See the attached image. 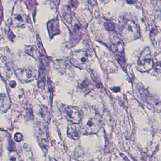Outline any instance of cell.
Here are the masks:
<instances>
[{
  "mask_svg": "<svg viewBox=\"0 0 161 161\" xmlns=\"http://www.w3.org/2000/svg\"><path fill=\"white\" fill-rule=\"evenodd\" d=\"M79 123L81 133L84 135L96 134L102 127V118L95 109L90 106L85 107Z\"/></svg>",
  "mask_w": 161,
  "mask_h": 161,
  "instance_id": "cell-1",
  "label": "cell"
},
{
  "mask_svg": "<svg viewBox=\"0 0 161 161\" xmlns=\"http://www.w3.org/2000/svg\"><path fill=\"white\" fill-rule=\"evenodd\" d=\"M120 35L125 42L137 39L141 36L138 25L133 19L124 16L120 21Z\"/></svg>",
  "mask_w": 161,
  "mask_h": 161,
  "instance_id": "cell-2",
  "label": "cell"
},
{
  "mask_svg": "<svg viewBox=\"0 0 161 161\" xmlns=\"http://www.w3.org/2000/svg\"><path fill=\"white\" fill-rule=\"evenodd\" d=\"M154 67V59L150 48L146 47L141 53L137 63V69L140 72L150 71Z\"/></svg>",
  "mask_w": 161,
  "mask_h": 161,
  "instance_id": "cell-3",
  "label": "cell"
},
{
  "mask_svg": "<svg viewBox=\"0 0 161 161\" xmlns=\"http://www.w3.org/2000/svg\"><path fill=\"white\" fill-rule=\"evenodd\" d=\"M61 111L63 115L70 122L77 124L80 123L83 115L82 110L73 106L63 105Z\"/></svg>",
  "mask_w": 161,
  "mask_h": 161,
  "instance_id": "cell-4",
  "label": "cell"
},
{
  "mask_svg": "<svg viewBox=\"0 0 161 161\" xmlns=\"http://www.w3.org/2000/svg\"><path fill=\"white\" fill-rule=\"evenodd\" d=\"M71 63L79 69H87L88 63V54L85 51H79L74 52L71 56Z\"/></svg>",
  "mask_w": 161,
  "mask_h": 161,
  "instance_id": "cell-5",
  "label": "cell"
},
{
  "mask_svg": "<svg viewBox=\"0 0 161 161\" xmlns=\"http://www.w3.org/2000/svg\"><path fill=\"white\" fill-rule=\"evenodd\" d=\"M15 73L19 80L22 83L31 82L36 78V72L30 68L18 69Z\"/></svg>",
  "mask_w": 161,
  "mask_h": 161,
  "instance_id": "cell-6",
  "label": "cell"
},
{
  "mask_svg": "<svg viewBox=\"0 0 161 161\" xmlns=\"http://www.w3.org/2000/svg\"><path fill=\"white\" fill-rule=\"evenodd\" d=\"M77 124L73 123L70 124L68 128L67 135L69 138L72 140H77L80 137L81 132L80 127L76 125Z\"/></svg>",
  "mask_w": 161,
  "mask_h": 161,
  "instance_id": "cell-7",
  "label": "cell"
},
{
  "mask_svg": "<svg viewBox=\"0 0 161 161\" xmlns=\"http://www.w3.org/2000/svg\"><path fill=\"white\" fill-rule=\"evenodd\" d=\"M148 104L154 111L157 113L161 111V103L160 100L154 97H149L148 99Z\"/></svg>",
  "mask_w": 161,
  "mask_h": 161,
  "instance_id": "cell-8",
  "label": "cell"
},
{
  "mask_svg": "<svg viewBox=\"0 0 161 161\" xmlns=\"http://www.w3.org/2000/svg\"><path fill=\"white\" fill-rule=\"evenodd\" d=\"M48 28L50 35L53 36L57 34L59 31V21L58 20H53L49 22L48 23Z\"/></svg>",
  "mask_w": 161,
  "mask_h": 161,
  "instance_id": "cell-9",
  "label": "cell"
},
{
  "mask_svg": "<svg viewBox=\"0 0 161 161\" xmlns=\"http://www.w3.org/2000/svg\"><path fill=\"white\" fill-rule=\"evenodd\" d=\"M11 106V101L7 95L1 94V111L6 112Z\"/></svg>",
  "mask_w": 161,
  "mask_h": 161,
  "instance_id": "cell-10",
  "label": "cell"
},
{
  "mask_svg": "<svg viewBox=\"0 0 161 161\" xmlns=\"http://www.w3.org/2000/svg\"><path fill=\"white\" fill-rule=\"evenodd\" d=\"M154 67L158 71H161V53H159L154 59Z\"/></svg>",
  "mask_w": 161,
  "mask_h": 161,
  "instance_id": "cell-11",
  "label": "cell"
},
{
  "mask_svg": "<svg viewBox=\"0 0 161 161\" xmlns=\"http://www.w3.org/2000/svg\"><path fill=\"white\" fill-rule=\"evenodd\" d=\"M81 89H82L85 92L88 93L92 90V85L88 80H85L80 85Z\"/></svg>",
  "mask_w": 161,
  "mask_h": 161,
  "instance_id": "cell-12",
  "label": "cell"
},
{
  "mask_svg": "<svg viewBox=\"0 0 161 161\" xmlns=\"http://www.w3.org/2000/svg\"><path fill=\"white\" fill-rule=\"evenodd\" d=\"M14 138L16 141L19 142L22 140L23 136L21 133H16L15 134Z\"/></svg>",
  "mask_w": 161,
  "mask_h": 161,
  "instance_id": "cell-13",
  "label": "cell"
},
{
  "mask_svg": "<svg viewBox=\"0 0 161 161\" xmlns=\"http://www.w3.org/2000/svg\"><path fill=\"white\" fill-rule=\"evenodd\" d=\"M105 28L107 30L110 31H114L115 30V28L113 24L111 23H107L105 25Z\"/></svg>",
  "mask_w": 161,
  "mask_h": 161,
  "instance_id": "cell-14",
  "label": "cell"
},
{
  "mask_svg": "<svg viewBox=\"0 0 161 161\" xmlns=\"http://www.w3.org/2000/svg\"><path fill=\"white\" fill-rule=\"evenodd\" d=\"M15 83H16V82L14 81H11V83L10 84L11 87H12V88H13V87H14L15 86H16V85H13V84H15Z\"/></svg>",
  "mask_w": 161,
  "mask_h": 161,
  "instance_id": "cell-15",
  "label": "cell"
},
{
  "mask_svg": "<svg viewBox=\"0 0 161 161\" xmlns=\"http://www.w3.org/2000/svg\"><path fill=\"white\" fill-rule=\"evenodd\" d=\"M127 1L129 4H133L134 2V0H127Z\"/></svg>",
  "mask_w": 161,
  "mask_h": 161,
  "instance_id": "cell-16",
  "label": "cell"
},
{
  "mask_svg": "<svg viewBox=\"0 0 161 161\" xmlns=\"http://www.w3.org/2000/svg\"><path fill=\"white\" fill-rule=\"evenodd\" d=\"M29 0H28V1H29Z\"/></svg>",
  "mask_w": 161,
  "mask_h": 161,
  "instance_id": "cell-17",
  "label": "cell"
},
{
  "mask_svg": "<svg viewBox=\"0 0 161 161\" xmlns=\"http://www.w3.org/2000/svg\"></svg>",
  "mask_w": 161,
  "mask_h": 161,
  "instance_id": "cell-18",
  "label": "cell"
}]
</instances>
